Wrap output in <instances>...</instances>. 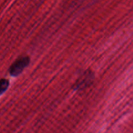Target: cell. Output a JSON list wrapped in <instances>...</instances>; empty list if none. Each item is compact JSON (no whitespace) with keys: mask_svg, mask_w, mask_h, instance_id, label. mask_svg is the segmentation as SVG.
<instances>
[{"mask_svg":"<svg viewBox=\"0 0 133 133\" xmlns=\"http://www.w3.org/2000/svg\"><path fill=\"white\" fill-rule=\"evenodd\" d=\"M9 86V82L7 79H0V96L7 90Z\"/></svg>","mask_w":133,"mask_h":133,"instance_id":"cell-3","label":"cell"},{"mask_svg":"<svg viewBox=\"0 0 133 133\" xmlns=\"http://www.w3.org/2000/svg\"><path fill=\"white\" fill-rule=\"evenodd\" d=\"M94 79V75L91 71H86L78 79L74 86L75 90H83L87 88L92 83Z\"/></svg>","mask_w":133,"mask_h":133,"instance_id":"cell-2","label":"cell"},{"mask_svg":"<svg viewBox=\"0 0 133 133\" xmlns=\"http://www.w3.org/2000/svg\"><path fill=\"white\" fill-rule=\"evenodd\" d=\"M29 62L30 59L28 57H22L16 60L9 68L10 75L13 77L18 76L28 66Z\"/></svg>","mask_w":133,"mask_h":133,"instance_id":"cell-1","label":"cell"}]
</instances>
